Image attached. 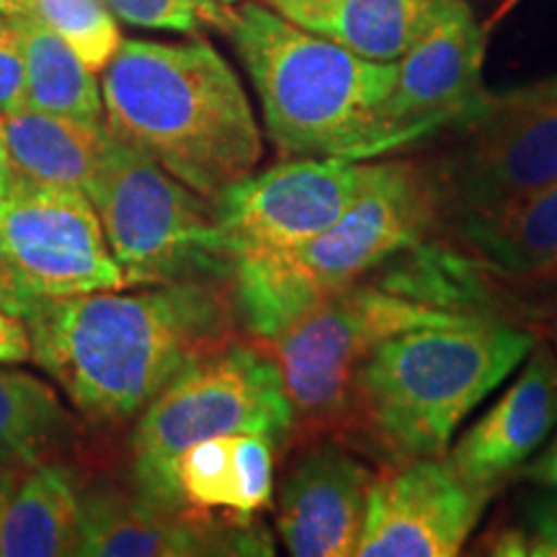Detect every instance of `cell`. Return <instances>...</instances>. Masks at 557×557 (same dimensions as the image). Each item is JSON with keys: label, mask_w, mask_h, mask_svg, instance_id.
I'll list each match as a JSON object with an SVG mask.
<instances>
[{"label": "cell", "mask_w": 557, "mask_h": 557, "mask_svg": "<svg viewBox=\"0 0 557 557\" xmlns=\"http://www.w3.org/2000/svg\"><path fill=\"white\" fill-rule=\"evenodd\" d=\"M21 472H24V470L3 468V465H0V534H3L5 508H9V500L13 496V487H16Z\"/></svg>", "instance_id": "cell-31"}, {"label": "cell", "mask_w": 557, "mask_h": 557, "mask_svg": "<svg viewBox=\"0 0 557 557\" xmlns=\"http://www.w3.org/2000/svg\"><path fill=\"white\" fill-rule=\"evenodd\" d=\"M493 491L459 475L447 455L389 462L367 487L357 557H455Z\"/></svg>", "instance_id": "cell-12"}, {"label": "cell", "mask_w": 557, "mask_h": 557, "mask_svg": "<svg viewBox=\"0 0 557 557\" xmlns=\"http://www.w3.org/2000/svg\"><path fill=\"white\" fill-rule=\"evenodd\" d=\"M0 243L39 299L127 289L86 191L13 176L0 197Z\"/></svg>", "instance_id": "cell-11"}, {"label": "cell", "mask_w": 557, "mask_h": 557, "mask_svg": "<svg viewBox=\"0 0 557 557\" xmlns=\"http://www.w3.org/2000/svg\"><path fill=\"white\" fill-rule=\"evenodd\" d=\"M395 259L377 269L380 278H359L261 344L292 408L289 447L312 438L344 442L354 374L382 341L423 325L498 318L465 310L455 276L423 243L406 250V261Z\"/></svg>", "instance_id": "cell-4"}, {"label": "cell", "mask_w": 557, "mask_h": 557, "mask_svg": "<svg viewBox=\"0 0 557 557\" xmlns=\"http://www.w3.org/2000/svg\"><path fill=\"white\" fill-rule=\"evenodd\" d=\"M222 3H240V0H222Z\"/></svg>", "instance_id": "cell-33"}, {"label": "cell", "mask_w": 557, "mask_h": 557, "mask_svg": "<svg viewBox=\"0 0 557 557\" xmlns=\"http://www.w3.org/2000/svg\"><path fill=\"white\" fill-rule=\"evenodd\" d=\"M372 163L344 158H284L248 173L212 199L230 267L284 253L329 230L364 191Z\"/></svg>", "instance_id": "cell-10"}, {"label": "cell", "mask_w": 557, "mask_h": 557, "mask_svg": "<svg viewBox=\"0 0 557 557\" xmlns=\"http://www.w3.org/2000/svg\"><path fill=\"white\" fill-rule=\"evenodd\" d=\"M32 359V336L26 323L0 310V364H16Z\"/></svg>", "instance_id": "cell-29"}, {"label": "cell", "mask_w": 557, "mask_h": 557, "mask_svg": "<svg viewBox=\"0 0 557 557\" xmlns=\"http://www.w3.org/2000/svg\"><path fill=\"white\" fill-rule=\"evenodd\" d=\"M227 37L253 83L278 156L367 160L398 152L385 122L395 62L359 58L261 0L235 9Z\"/></svg>", "instance_id": "cell-5"}, {"label": "cell", "mask_w": 557, "mask_h": 557, "mask_svg": "<svg viewBox=\"0 0 557 557\" xmlns=\"http://www.w3.org/2000/svg\"><path fill=\"white\" fill-rule=\"evenodd\" d=\"M521 478L532 480V483L545 485V487H555L557 491V434L549 438V444L545 451L532 462L521 465Z\"/></svg>", "instance_id": "cell-30"}, {"label": "cell", "mask_w": 557, "mask_h": 557, "mask_svg": "<svg viewBox=\"0 0 557 557\" xmlns=\"http://www.w3.org/2000/svg\"><path fill=\"white\" fill-rule=\"evenodd\" d=\"M269 434L289 447L292 408L271 354L246 333L186 367L135 418L129 436L135 493L184 508L173 485V459L191 444L222 434Z\"/></svg>", "instance_id": "cell-7"}, {"label": "cell", "mask_w": 557, "mask_h": 557, "mask_svg": "<svg viewBox=\"0 0 557 557\" xmlns=\"http://www.w3.org/2000/svg\"><path fill=\"white\" fill-rule=\"evenodd\" d=\"M116 18L139 29L199 34L205 29L230 32L235 9L222 0H103Z\"/></svg>", "instance_id": "cell-25"}, {"label": "cell", "mask_w": 557, "mask_h": 557, "mask_svg": "<svg viewBox=\"0 0 557 557\" xmlns=\"http://www.w3.org/2000/svg\"><path fill=\"white\" fill-rule=\"evenodd\" d=\"M444 145L421 158L438 235L485 220L557 184V75L480 99L442 127Z\"/></svg>", "instance_id": "cell-8"}, {"label": "cell", "mask_w": 557, "mask_h": 557, "mask_svg": "<svg viewBox=\"0 0 557 557\" xmlns=\"http://www.w3.org/2000/svg\"><path fill=\"white\" fill-rule=\"evenodd\" d=\"M86 194L127 287L230 276L212 199L109 129Z\"/></svg>", "instance_id": "cell-9"}, {"label": "cell", "mask_w": 557, "mask_h": 557, "mask_svg": "<svg viewBox=\"0 0 557 557\" xmlns=\"http://www.w3.org/2000/svg\"><path fill=\"white\" fill-rule=\"evenodd\" d=\"M0 16L16 32L26 62V107L103 124V96L96 73L39 16L32 0H0Z\"/></svg>", "instance_id": "cell-20"}, {"label": "cell", "mask_w": 557, "mask_h": 557, "mask_svg": "<svg viewBox=\"0 0 557 557\" xmlns=\"http://www.w3.org/2000/svg\"><path fill=\"white\" fill-rule=\"evenodd\" d=\"M86 557L274 555L253 519L165 508L116 487H83L81 553Z\"/></svg>", "instance_id": "cell-14"}, {"label": "cell", "mask_w": 557, "mask_h": 557, "mask_svg": "<svg viewBox=\"0 0 557 557\" xmlns=\"http://www.w3.org/2000/svg\"><path fill=\"white\" fill-rule=\"evenodd\" d=\"M26 107V62L13 26L0 16V114Z\"/></svg>", "instance_id": "cell-27"}, {"label": "cell", "mask_w": 557, "mask_h": 557, "mask_svg": "<svg viewBox=\"0 0 557 557\" xmlns=\"http://www.w3.org/2000/svg\"><path fill=\"white\" fill-rule=\"evenodd\" d=\"M480 555L500 557H557V491L529 498L521 521L498 527L478 545Z\"/></svg>", "instance_id": "cell-26"}, {"label": "cell", "mask_w": 557, "mask_h": 557, "mask_svg": "<svg viewBox=\"0 0 557 557\" xmlns=\"http://www.w3.org/2000/svg\"><path fill=\"white\" fill-rule=\"evenodd\" d=\"M434 235L436 205L421 163L410 158L372 163L364 191L329 230L284 253L230 267L240 329L269 344L323 299Z\"/></svg>", "instance_id": "cell-6"}, {"label": "cell", "mask_w": 557, "mask_h": 557, "mask_svg": "<svg viewBox=\"0 0 557 557\" xmlns=\"http://www.w3.org/2000/svg\"><path fill=\"white\" fill-rule=\"evenodd\" d=\"M32 3L94 73H103L122 45L120 18L103 0H32Z\"/></svg>", "instance_id": "cell-24"}, {"label": "cell", "mask_w": 557, "mask_h": 557, "mask_svg": "<svg viewBox=\"0 0 557 557\" xmlns=\"http://www.w3.org/2000/svg\"><path fill=\"white\" fill-rule=\"evenodd\" d=\"M75 418L58 389L34 374L0 367V465L26 470L58 459L75 438Z\"/></svg>", "instance_id": "cell-23"}, {"label": "cell", "mask_w": 557, "mask_h": 557, "mask_svg": "<svg viewBox=\"0 0 557 557\" xmlns=\"http://www.w3.org/2000/svg\"><path fill=\"white\" fill-rule=\"evenodd\" d=\"M32 359L96 426L135 421L194 361L238 338L227 278L39 299Z\"/></svg>", "instance_id": "cell-1"}, {"label": "cell", "mask_w": 557, "mask_h": 557, "mask_svg": "<svg viewBox=\"0 0 557 557\" xmlns=\"http://www.w3.org/2000/svg\"><path fill=\"white\" fill-rule=\"evenodd\" d=\"M278 16L359 58L395 62L421 37L436 0H261Z\"/></svg>", "instance_id": "cell-18"}, {"label": "cell", "mask_w": 557, "mask_h": 557, "mask_svg": "<svg viewBox=\"0 0 557 557\" xmlns=\"http://www.w3.org/2000/svg\"><path fill=\"white\" fill-rule=\"evenodd\" d=\"M549 278H557V271H555V274H553V276H549Z\"/></svg>", "instance_id": "cell-34"}, {"label": "cell", "mask_w": 557, "mask_h": 557, "mask_svg": "<svg viewBox=\"0 0 557 557\" xmlns=\"http://www.w3.org/2000/svg\"><path fill=\"white\" fill-rule=\"evenodd\" d=\"M83 487L60 459L21 472L5 508L0 555L67 557L81 553Z\"/></svg>", "instance_id": "cell-19"}, {"label": "cell", "mask_w": 557, "mask_h": 557, "mask_svg": "<svg viewBox=\"0 0 557 557\" xmlns=\"http://www.w3.org/2000/svg\"><path fill=\"white\" fill-rule=\"evenodd\" d=\"M369 470L338 438L297 444L276 498V534L297 557H351L364 524Z\"/></svg>", "instance_id": "cell-15"}, {"label": "cell", "mask_w": 557, "mask_h": 557, "mask_svg": "<svg viewBox=\"0 0 557 557\" xmlns=\"http://www.w3.org/2000/svg\"><path fill=\"white\" fill-rule=\"evenodd\" d=\"M485 34L465 0H436L434 16L395 60L385 122L398 150L434 137L483 94Z\"/></svg>", "instance_id": "cell-13"}, {"label": "cell", "mask_w": 557, "mask_h": 557, "mask_svg": "<svg viewBox=\"0 0 557 557\" xmlns=\"http://www.w3.org/2000/svg\"><path fill=\"white\" fill-rule=\"evenodd\" d=\"M459 250L487 274L506 278H549L557 271V184L485 220L451 230Z\"/></svg>", "instance_id": "cell-22"}, {"label": "cell", "mask_w": 557, "mask_h": 557, "mask_svg": "<svg viewBox=\"0 0 557 557\" xmlns=\"http://www.w3.org/2000/svg\"><path fill=\"white\" fill-rule=\"evenodd\" d=\"M11 163H9V152H5V143H3V127H0V197L9 191L11 186Z\"/></svg>", "instance_id": "cell-32"}, {"label": "cell", "mask_w": 557, "mask_h": 557, "mask_svg": "<svg viewBox=\"0 0 557 557\" xmlns=\"http://www.w3.org/2000/svg\"><path fill=\"white\" fill-rule=\"evenodd\" d=\"M278 444L269 434H222L191 444L173 459L181 506L199 513L253 519L274 498Z\"/></svg>", "instance_id": "cell-17"}, {"label": "cell", "mask_w": 557, "mask_h": 557, "mask_svg": "<svg viewBox=\"0 0 557 557\" xmlns=\"http://www.w3.org/2000/svg\"><path fill=\"white\" fill-rule=\"evenodd\" d=\"M37 302L39 297L26 289V284L16 274V269L11 267L3 243H0V310L26 320V315L37 308Z\"/></svg>", "instance_id": "cell-28"}, {"label": "cell", "mask_w": 557, "mask_h": 557, "mask_svg": "<svg viewBox=\"0 0 557 557\" xmlns=\"http://www.w3.org/2000/svg\"><path fill=\"white\" fill-rule=\"evenodd\" d=\"M555 429L557 354L537 341L519 380L447 449V457L468 483L493 491L521 470Z\"/></svg>", "instance_id": "cell-16"}, {"label": "cell", "mask_w": 557, "mask_h": 557, "mask_svg": "<svg viewBox=\"0 0 557 557\" xmlns=\"http://www.w3.org/2000/svg\"><path fill=\"white\" fill-rule=\"evenodd\" d=\"M11 173L37 184L86 191L107 145V124L24 107L0 114Z\"/></svg>", "instance_id": "cell-21"}, {"label": "cell", "mask_w": 557, "mask_h": 557, "mask_svg": "<svg viewBox=\"0 0 557 557\" xmlns=\"http://www.w3.org/2000/svg\"><path fill=\"white\" fill-rule=\"evenodd\" d=\"M534 344L532 331L500 318L423 325L382 341L354 374L344 444L385 465L447 455L459 423Z\"/></svg>", "instance_id": "cell-3"}, {"label": "cell", "mask_w": 557, "mask_h": 557, "mask_svg": "<svg viewBox=\"0 0 557 557\" xmlns=\"http://www.w3.org/2000/svg\"><path fill=\"white\" fill-rule=\"evenodd\" d=\"M101 96L111 135L205 199L253 173L263 156L246 88L207 39H122Z\"/></svg>", "instance_id": "cell-2"}]
</instances>
